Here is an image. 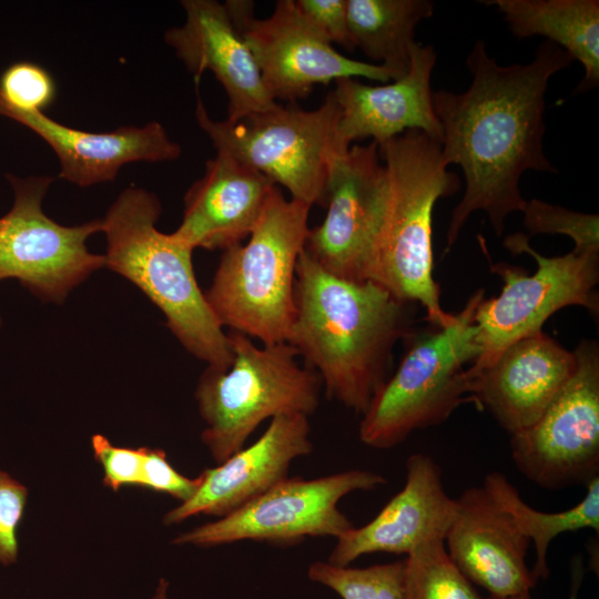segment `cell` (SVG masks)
I'll return each mask as SVG.
<instances>
[{
    "mask_svg": "<svg viewBox=\"0 0 599 599\" xmlns=\"http://www.w3.org/2000/svg\"><path fill=\"white\" fill-rule=\"evenodd\" d=\"M224 4L275 101H295L309 94L315 84L344 78L363 77L380 83L396 80L382 64L337 52L305 20L294 0L276 1L265 19L254 17L251 1L230 0Z\"/></svg>",
    "mask_w": 599,
    "mask_h": 599,
    "instance_id": "cell-13",
    "label": "cell"
},
{
    "mask_svg": "<svg viewBox=\"0 0 599 599\" xmlns=\"http://www.w3.org/2000/svg\"><path fill=\"white\" fill-rule=\"evenodd\" d=\"M6 176L13 204L0 217V281L16 278L38 298L62 304L74 287L105 266V256L87 247L88 238L101 231V220L61 225L42 209L53 177Z\"/></svg>",
    "mask_w": 599,
    "mask_h": 599,
    "instance_id": "cell-11",
    "label": "cell"
},
{
    "mask_svg": "<svg viewBox=\"0 0 599 599\" xmlns=\"http://www.w3.org/2000/svg\"><path fill=\"white\" fill-rule=\"evenodd\" d=\"M91 448L103 469L102 483L106 488L118 491L123 487H142L144 447L114 446L105 436L95 434Z\"/></svg>",
    "mask_w": 599,
    "mask_h": 599,
    "instance_id": "cell-30",
    "label": "cell"
},
{
    "mask_svg": "<svg viewBox=\"0 0 599 599\" xmlns=\"http://www.w3.org/2000/svg\"><path fill=\"white\" fill-rule=\"evenodd\" d=\"M433 14L429 0H347L355 49L389 69L396 79L409 69L416 27Z\"/></svg>",
    "mask_w": 599,
    "mask_h": 599,
    "instance_id": "cell-24",
    "label": "cell"
},
{
    "mask_svg": "<svg viewBox=\"0 0 599 599\" xmlns=\"http://www.w3.org/2000/svg\"><path fill=\"white\" fill-rule=\"evenodd\" d=\"M305 20L331 44L348 51L355 47L347 21V0H294Z\"/></svg>",
    "mask_w": 599,
    "mask_h": 599,
    "instance_id": "cell-33",
    "label": "cell"
},
{
    "mask_svg": "<svg viewBox=\"0 0 599 599\" xmlns=\"http://www.w3.org/2000/svg\"><path fill=\"white\" fill-rule=\"evenodd\" d=\"M573 353L571 377L541 416L510 439L517 469L546 489L586 486L599 476V346L583 339Z\"/></svg>",
    "mask_w": 599,
    "mask_h": 599,
    "instance_id": "cell-12",
    "label": "cell"
},
{
    "mask_svg": "<svg viewBox=\"0 0 599 599\" xmlns=\"http://www.w3.org/2000/svg\"><path fill=\"white\" fill-rule=\"evenodd\" d=\"M456 511V499L445 490L438 464L428 455L406 460L404 487L366 525L338 538L327 561L349 566L361 556L408 555L433 539H445Z\"/></svg>",
    "mask_w": 599,
    "mask_h": 599,
    "instance_id": "cell-17",
    "label": "cell"
},
{
    "mask_svg": "<svg viewBox=\"0 0 599 599\" xmlns=\"http://www.w3.org/2000/svg\"><path fill=\"white\" fill-rule=\"evenodd\" d=\"M28 500L27 487L0 468V565L18 560L17 529Z\"/></svg>",
    "mask_w": 599,
    "mask_h": 599,
    "instance_id": "cell-31",
    "label": "cell"
},
{
    "mask_svg": "<svg viewBox=\"0 0 599 599\" xmlns=\"http://www.w3.org/2000/svg\"><path fill=\"white\" fill-rule=\"evenodd\" d=\"M312 450L308 416L277 415L253 444L203 470L195 494L169 510L163 524L197 515L223 517L285 479L291 464Z\"/></svg>",
    "mask_w": 599,
    "mask_h": 599,
    "instance_id": "cell-15",
    "label": "cell"
},
{
    "mask_svg": "<svg viewBox=\"0 0 599 599\" xmlns=\"http://www.w3.org/2000/svg\"><path fill=\"white\" fill-rule=\"evenodd\" d=\"M307 578L342 599H406L404 560L364 568L314 561Z\"/></svg>",
    "mask_w": 599,
    "mask_h": 599,
    "instance_id": "cell-27",
    "label": "cell"
},
{
    "mask_svg": "<svg viewBox=\"0 0 599 599\" xmlns=\"http://www.w3.org/2000/svg\"><path fill=\"white\" fill-rule=\"evenodd\" d=\"M576 364L573 352L541 331L509 345L489 366L466 372L469 395L512 435L541 416Z\"/></svg>",
    "mask_w": 599,
    "mask_h": 599,
    "instance_id": "cell-16",
    "label": "cell"
},
{
    "mask_svg": "<svg viewBox=\"0 0 599 599\" xmlns=\"http://www.w3.org/2000/svg\"><path fill=\"white\" fill-rule=\"evenodd\" d=\"M0 325H1V318H0Z\"/></svg>",
    "mask_w": 599,
    "mask_h": 599,
    "instance_id": "cell-37",
    "label": "cell"
},
{
    "mask_svg": "<svg viewBox=\"0 0 599 599\" xmlns=\"http://www.w3.org/2000/svg\"><path fill=\"white\" fill-rule=\"evenodd\" d=\"M437 60L432 45L414 42L407 73L378 85L354 78L335 81L332 94L339 109L338 142L349 149L356 140L372 138L377 145L407 131H422L441 140L434 112L430 78Z\"/></svg>",
    "mask_w": 599,
    "mask_h": 599,
    "instance_id": "cell-18",
    "label": "cell"
},
{
    "mask_svg": "<svg viewBox=\"0 0 599 599\" xmlns=\"http://www.w3.org/2000/svg\"><path fill=\"white\" fill-rule=\"evenodd\" d=\"M195 116L216 150L283 185L292 199L325 205L331 166L348 150L338 142L339 109L332 92L315 110L276 103L234 123L213 120L197 98Z\"/></svg>",
    "mask_w": 599,
    "mask_h": 599,
    "instance_id": "cell-8",
    "label": "cell"
},
{
    "mask_svg": "<svg viewBox=\"0 0 599 599\" xmlns=\"http://www.w3.org/2000/svg\"><path fill=\"white\" fill-rule=\"evenodd\" d=\"M185 22L165 31L164 41L193 73L196 83L211 71L229 100L234 123L277 102L267 92L255 60L236 30L225 4L214 0H183Z\"/></svg>",
    "mask_w": 599,
    "mask_h": 599,
    "instance_id": "cell-20",
    "label": "cell"
},
{
    "mask_svg": "<svg viewBox=\"0 0 599 599\" xmlns=\"http://www.w3.org/2000/svg\"><path fill=\"white\" fill-rule=\"evenodd\" d=\"M386 481L384 476L365 469L313 479L286 477L217 520L177 535L172 544L206 548L243 540L292 545L307 537L338 538L354 527L338 508L339 500Z\"/></svg>",
    "mask_w": 599,
    "mask_h": 599,
    "instance_id": "cell-10",
    "label": "cell"
},
{
    "mask_svg": "<svg viewBox=\"0 0 599 599\" xmlns=\"http://www.w3.org/2000/svg\"><path fill=\"white\" fill-rule=\"evenodd\" d=\"M0 115L44 140L60 162L59 176L81 187L113 181L120 169L131 162L173 161L181 154V145L156 121L111 132H88L63 125L43 112L11 108L1 98Z\"/></svg>",
    "mask_w": 599,
    "mask_h": 599,
    "instance_id": "cell-21",
    "label": "cell"
},
{
    "mask_svg": "<svg viewBox=\"0 0 599 599\" xmlns=\"http://www.w3.org/2000/svg\"><path fill=\"white\" fill-rule=\"evenodd\" d=\"M524 226L529 238L537 234H561L569 236L573 251L599 253V216L571 211L538 199L526 201L522 210Z\"/></svg>",
    "mask_w": 599,
    "mask_h": 599,
    "instance_id": "cell-28",
    "label": "cell"
},
{
    "mask_svg": "<svg viewBox=\"0 0 599 599\" xmlns=\"http://www.w3.org/2000/svg\"><path fill=\"white\" fill-rule=\"evenodd\" d=\"M385 183L363 261V280L405 303H419L430 325L446 326L433 275V213L440 197L460 189L441 154L440 141L417 130L378 145Z\"/></svg>",
    "mask_w": 599,
    "mask_h": 599,
    "instance_id": "cell-3",
    "label": "cell"
},
{
    "mask_svg": "<svg viewBox=\"0 0 599 599\" xmlns=\"http://www.w3.org/2000/svg\"><path fill=\"white\" fill-rule=\"evenodd\" d=\"M55 94L51 74L32 62L13 63L0 77V98L9 106L21 111L43 112Z\"/></svg>",
    "mask_w": 599,
    "mask_h": 599,
    "instance_id": "cell-29",
    "label": "cell"
},
{
    "mask_svg": "<svg viewBox=\"0 0 599 599\" xmlns=\"http://www.w3.org/2000/svg\"><path fill=\"white\" fill-rule=\"evenodd\" d=\"M583 565L581 559L578 557L573 558L571 564V578H570V589L568 599H578L579 589L583 579Z\"/></svg>",
    "mask_w": 599,
    "mask_h": 599,
    "instance_id": "cell-34",
    "label": "cell"
},
{
    "mask_svg": "<svg viewBox=\"0 0 599 599\" xmlns=\"http://www.w3.org/2000/svg\"><path fill=\"white\" fill-rule=\"evenodd\" d=\"M518 39L541 35L578 60L585 74L575 93L599 84L598 0H491Z\"/></svg>",
    "mask_w": 599,
    "mask_h": 599,
    "instance_id": "cell-23",
    "label": "cell"
},
{
    "mask_svg": "<svg viewBox=\"0 0 599 599\" xmlns=\"http://www.w3.org/2000/svg\"><path fill=\"white\" fill-rule=\"evenodd\" d=\"M406 556V599H485L450 559L445 539L424 542Z\"/></svg>",
    "mask_w": 599,
    "mask_h": 599,
    "instance_id": "cell-26",
    "label": "cell"
},
{
    "mask_svg": "<svg viewBox=\"0 0 599 599\" xmlns=\"http://www.w3.org/2000/svg\"><path fill=\"white\" fill-rule=\"evenodd\" d=\"M311 205L275 186L247 237L223 251L204 292L215 318L263 345L286 342L294 313L296 264L309 232Z\"/></svg>",
    "mask_w": 599,
    "mask_h": 599,
    "instance_id": "cell-5",
    "label": "cell"
},
{
    "mask_svg": "<svg viewBox=\"0 0 599 599\" xmlns=\"http://www.w3.org/2000/svg\"><path fill=\"white\" fill-rule=\"evenodd\" d=\"M161 211L154 193L136 186L123 190L101 220L105 266L161 309L166 326L190 354L224 369L233 359L229 335L197 285L193 250L156 229Z\"/></svg>",
    "mask_w": 599,
    "mask_h": 599,
    "instance_id": "cell-4",
    "label": "cell"
},
{
    "mask_svg": "<svg viewBox=\"0 0 599 599\" xmlns=\"http://www.w3.org/2000/svg\"><path fill=\"white\" fill-rule=\"evenodd\" d=\"M169 589V581L165 578H160L156 588L150 599H171Z\"/></svg>",
    "mask_w": 599,
    "mask_h": 599,
    "instance_id": "cell-35",
    "label": "cell"
},
{
    "mask_svg": "<svg viewBox=\"0 0 599 599\" xmlns=\"http://www.w3.org/2000/svg\"><path fill=\"white\" fill-rule=\"evenodd\" d=\"M409 305L374 282L328 273L304 248L286 343L319 376L328 398L363 415L388 378L395 344L410 332Z\"/></svg>",
    "mask_w": 599,
    "mask_h": 599,
    "instance_id": "cell-2",
    "label": "cell"
},
{
    "mask_svg": "<svg viewBox=\"0 0 599 599\" xmlns=\"http://www.w3.org/2000/svg\"><path fill=\"white\" fill-rule=\"evenodd\" d=\"M504 246L512 254L527 253L537 262L532 275L518 266L490 262L502 288L498 296L483 300L475 313L479 354L467 368L476 373L496 361L515 342L541 332L557 311L579 305L598 315L599 253L571 251L547 257L535 251L524 233L510 234Z\"/></svg>",
    "mask_w": 599,
    "mask_h": 599,
    "instance_id": "cell-9",
    "label": "cell"
},
{
    "mask_svg": "<svg viewBox=\"0 0 599 599\" xmlns=\"http://www.w3.org/2000/svg\"><path fill=\"white\" fill-rule=\"evenodd\" d=\"M529 539L481 487L456 498V511L445 536L446 550L473 583L491 597H510L537 585L526 562Z\"/></svg>",
    "mask_w": 599,
    "mask_h": 599,
    "instance_id": "cell-19",
    "label": "cell"
},
{
    "mask_svg": "<svg viewBox=\"0 0 599 599\" xmlns=\"http://www.w3.org/2000/svg\"><path fill=\"white\" fill-rule=\"evenodd\" d=\"M477 290L446 326L410 331L393 375L374 395L359 423L363 444L378 449L402 444L413 432L444 423L469 395L466 365L479 354L475 313L484 300Z\"/></svg>",
    "mask_w": 599,
    "mask_h": 599,
    "instance_id": "cell-6",
    "label": "cell"
},
{
    "mask_svg": "<svg viewBox=\"0 0 599 599\" xmlns=\"http://www.w3.org/2000/svg\"><path fill=\"white\" fill-rule=\"evenodd\" d=\"M276 185L231 154L216 150L203 176L184 195L182 222L172 233L192 250H226L248 237Z\"/></svg>",
    "mask_w": 599,
    "mask_h": 599,
    "instance_id": "cell-22",
    "label": "cell"
},
{
    "mask_svg": "<svg viewBox=\"0 0 599 599\" xmlns=\"http://www.w3.org/2000/svg\"><path fill=\"white\" fill-rule=\"evenodd\" d=\"M483 487L534 544L536 560L531 573L537 582L547 579L550 573L547 552L557 536L586 528L599 531V476L586 485L587 493L578 504L557 512H546L529 506L501 473L488 474Z\"/></svg>",
    "mask_w": 599,
    "mask_h": 599,
    "instance_id": "cell-25",
    "label": "cell"
},
{
    "mask_svg": "<svg viewBox=\"0 0 599 599\" xmlns=\"http://www.w3.org/2000/svg\"><path fill=\"white\" fill-rule=\"evenodd\" d=\"M200 483V476L190 478L179 473L164 450L144 447L141 488L166 494L183 502L195 494Z\"/></svg>",
    "mask_w": 599,
    "mask_h": 599,
    "instance_id": "cell-32",
    "label": "cell"
},
{
    "mask_svg": "<svg viewBox=\"0 0 599 599\" xmlns=\"http://www.w3.org/2000/svg\"><path fill=\"white\" fill-rule=\"evenodd\" d=\"M557 44L541 42L525 64H499L477 40L466 59L471 82L464 92H433L441 128V154L460 166L465 192L451 212L447 254L464 224L484 211L497 236L514 212H522L519 181L529 170L557 173L544 151L546 92L550 78L572 63Z\"/></svg>",
    "mask_w": 599,
    "mask_h": 599,
    "instance_id": "cell-1",
    "label": "cell"
},
{
    "mask_svg": "<svg viewBox=\"0 0 599 599\" xmlns=\"http://www.w3.org/2000/svg\"><path fill=\"white\" fill-rule=\"evenodd\" d=\"M385 183L378 145L355 144L329 171L324 221L309 229L305 251L328 273L364 282L363 261Z\"/></svg>",
    "mask_w": 599,
    "mask_h": 599,
    "instance_id": "cell-14",
    "label": "cell"
},
{
    "mask_svg": "<svg viewBox=\"0 0 599 599\" xmlns=\"http://www.w3.org/2000/svg\"><path fill=\"white\" fill-rule=\"evenodd\" d=\"M233 359L221 369L207 366L195 400L205 427L201 434L215 463L241 450L267 418L282 414L311 416L319 406V376L297 362L293 346L255 345L245 334L229 331Z\"/></svg>",
    "mask_w": 599,
    "mask_h": 599,
    "instance_id": "cell-7",
    "label": "cell"
},
{
    "mask_svg": "<svg viewBox=\"0 0 599 599\" xmlns=\"http://www.w3.org/2000/svg\"><path fill=\"white\" fill-rule=\"evenodd\" d=\"M486 599H534V598L531 597L530 592H524V593H519V595L510 596V597H491V596H489Z\"/></svg>",
    "mask_w": 599,
    "mask_h": 599,
    "instance_id": "cell-36",
    "label": "cell"
}]
</instances>
